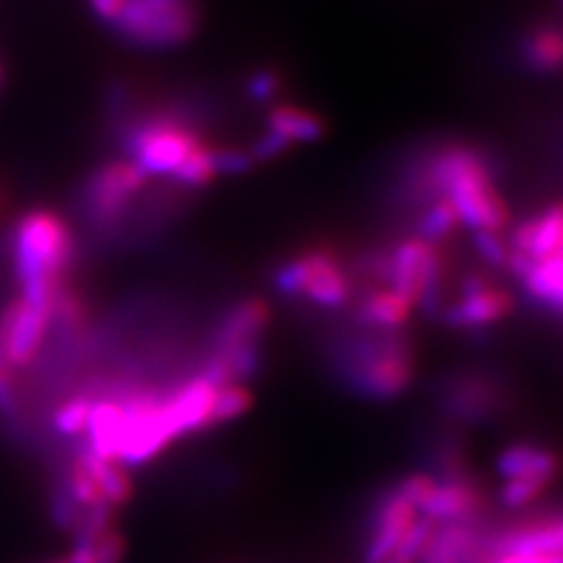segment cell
<instances>
[{"mask_svg":"<svg viewBox=\"0 0 563 563\" xmlns=\"http://www.w3.org/2000/svg\"><path fill=\"white\" fill-rule=\"evenodd\" d=\"M486 509L484 490L474 484L467 472L461 474H439L420 496L418 512L422 519L434 526L472 523Z\"/></svg>","mask_w":563,"mask_h":563,"instance_id":"cell-8","label":"cell"},{"mask_svg":"<svg viewBox=\"0 0 563 563\" xmlns=\"http://www.w3.org/2000/svg\"><path fill=\"white\" fill-rule=\"evenodd\" d=\"M515 277L531 301L563 312V256L521 263Z\"/></svg>","mask_w":563,"mask_h":563,"instance_id":"cell-15","label":"cell"},{"mask_svg":"<svg viewBox=\"0 0 563 563\" xmlns=\"http://www.w3.org/2000/svg\"><path fill=\"white\" fill-rule=\"evenodd\" d=\"M484 554L500 552H556L563 554V515L523 521L505 528L482 544Z\"/></svg>","mask_w":563,"mask_h":563,"instance_id":"cell-13","label":"cell"},{"mask_svg":"<svg viewBox=\"0 0 563 563\" xmlns=\"http://www.w3.org/2000/svg\"><path fill=\"white\" fill-rule=\"evenodd\" d=\"M66 559L68 563H125L128 540L115 526L99 536H78Z\"/></svg>","mask_w":563,"mask_h":563,"instance_id":"cell-16","label":"cell"},{"mask_svg":"<svg viewBox=\"0 0 563 563\" xmlns=\"http://www.w3.org/2000/svg\"><path fill=\"white\" fill-rule=\"evenodd\" d=\"M355 310V322L366 331H407L413 320V308L387 285L357 291L350 306Z\"/></svg>","mask_w":563,"mask_h":563,"instance_id":"cell-14","label":"cell"},{"mask_svg":"<svg viewBox=\"0 0 563 563\" xmlns=\"http://www.w3.org/2000/svg\"><path fill=\"white\" fill-rule=\"evenodd\" d=\"M418 521V507L401 482L395 488L383 493L366 528L362 554L364 563H385L401 548V542L407 540Z\"/></svg>","mask_w":563,"mask_h":563,"instance_id":"cell-7","label":"cell"},{"mask_svg":"<svg viewBox=\"0 0 563 563\" xmlns=\"http://www.w3.org/2000/svg\"><path fill=\"white\" fill-rule=\"evenodd\" d=\"M517 57L526 74H563V22L538 20L528 24L517 38Z\"/></svg>","mask_w":563,"mask_h":563,"instance_id":"cell-11","label":"cell"},{"mask_svg":"<svg viewBox=\"0 0 563 563\" xmlns=\"http://www.w3.org/2000/svg\"><path fill=\"white\" fill-rule=\"evenodd\" d=\"M496 470L503 482L498 503L507 509H523L538 503L561 477L563 457L540 442L519 439L500 451Z\"/></svg>","mask_w":563,"mask_h":563,"instance_id":"cell-5","label":"cell"},{"mask_svg":"<svg viewBox=\"0 0 563 563\" xmlns=\"http://www.w3.org/2000/svg\"><path fill=\"white\" fill-rule=\"evenodd\" d=\"M355 271L329 246H310L279 263L275 287L282 296L320 310L350 308L357 296Z\"/></svg>","mask_w":563,"mask_h":563,"instance_id":"cell-2","label":"cell"},{"mask_svg":"<svg viewBox=\"0 0 563 563\" xmlns=\"http://www.w3.org/2000/svg\"><path fill=\"white\" fill-rule=\"evenodd\" d=\"M339 366L357 395L393 401L407 395L416 378V352L407 331L355 333L339 347Z\"/></svg>","mask_w":563,"mask_h":563,"instance_id":"cell-1","label":"cell"},{"mask_svg":"<svg viewBox=\"0 0 563 563\" xmlns=\"http://www.w3.org/2000/svg\"><path fill=\"white\" fill-rule=\"evenodd\" d=\"M0 78H3V76H0Z\"/></svg>","mask_w":563,"mask_h":563,"instance_id":"cell-23","label":"cell"},{"mask_svg":"<svg viewBox=\"0 0 563 563\" xmlns=\"http://www.w3.org/2000/svg\"><path fill=\"white\" fill-rule=\"evenodd\" d=\"M515 294L500 282L477 273L463 282L453 301L442 308V317L449 327L457 331H486L503 324L515 312Z\"/></svg>","mask_w":563,"mask_h":563,"instance_id":"cell-6","label":"cell"},{"mask_svg":"<svg viewBox=\"0 0 563 563\" xmlns=\"http://www.w3.org/2000/svg\"><path fill=\"white\" fill-rule=\"evenodd\" d=\"M261 132L285 155L287 151H294L298 146L317 144L329 132V125L310 106L282 99L268 106V111L263 113Z\"/></svg>","mask_w":563,"mask_h":563,"instance_id":"cell-10","label":"cell"},{"mask_svg":"<svg viewBox=\"0 0 563 563\" xmlns=\"http://www.w3.org/2000/svg\"><path fill=\"white\" fill-rule=\"evenodd\" d=\"M507 242L512 250V275L521 263L563 256V200L538 209L519 225L509 228Z\"/></svg>","mask_w":563,"mask_h":563,"instance_id":"cell-9","label":"cell"},{"mask_svg":"<svg viewBox=\"0 0 563 563\" xmlns=\"http://www.w3.org/2000/svg\"><path fill=\"white\" fill-rule=\"evenodd\" d=\"M444 409L461 420H484L498 413L505 404L503 387L482 374L455 376L442 395Z\"/></svg>","mask_w":563,"mask_h":563,"instance_id":"cell-12","label":"cell"},{"mask_svg":"<svg viewBox=\"0 0 563 563\" xmlns=\"http://www.w3.org/2000/svg\"><path fill=\"white\" fill-rule=\"evenodd\" d=\"M472 563H563V554L556 552H500L484 554Z\"/></svg>","mask_w":563,"mask_h":563,"instance_id":"cell-19","label":"cell"},{"mask_svg":"<svg viewBox=\"0 0 563 563\" xmlns=\"http://www.w3.org/2000/svg\"><path fill=\"white\" fill-rule=\"evenodd\" d=\"M368 268L378 273L380 285L395 289L413 310H439L446 273L442 244L418 235L404 238L368 263Z\"/></svg>","mask_w":563,"mask_h":563,"instance_id":"cell-3","label":"cell"},{"mask_svg":"<svg viewBox=\"0 0 563 563\" xmlns=\"http://www.w3.org/2000/svg\"><path fill=\"white\" fill-rule=\"evenodd\" d=\"M47 563H68V559H55V561H47Z\"/></svg>","mask_w":563,"mask_h":563,"instance_id":"cell-22","label":"cell"},{"mask_svg":"<svg viewBox=\"0 0 563 563\" xmlns=\"http://www.w3.org/2000/svg\"><path fill=\"white\" fill-rule=\"evenodd\" d=\"M90 3H92V10L101 22L113 24V20L118 16V12H120V8H122V3H125V0H90Z\"/></svg>","mask_w":563,"mask_h":563,"instance_id":"cell-20","label":"cell"},{"mask_svg":"<svg viewBox=\"0 0 563 563\" xmlns=\"http://www.w3.org/2000/svg\"><path fill=\"white\" fill-rule=\"evenodd\" d=\"M287 76L275 66H258L244 76L242 95L254 106H273L285 99Z\"/></svg>","mask_w":563,"mask_h":563,"instance_id":"cell-18","label":"cell"},{"mask_svg":"<svg viewBox=\"0 0 563 563\" xmlns=\"http://www.w3.org/2000/svg\"><path fill=\"white\" fill-rule=\"evenodd\" d=\"M3 209H5V190L0 188V211H3Z\"/></svg>","mask_w":563,"mask_h":563,"instance_id":"cell-21","label":"cell"},{"mask_svg":"<svg viewBox=\"0 0 563 563\" xmlns=\"http://www.w3.org/2000/svg\"><path fill=\"white\" fill-rule=\"evenodd\" d=\"M200 22V0H125L111 26L134 47L176 49L196 38Z\"/></svg>","mask_w":563,"mask_h":563,"instance_id":"cell-4","label":"cell"},{"mask_svg":"<svg viewBox=\"0 0 563 563\" xmlns=\"http://www.w3.org/2000/svg\"><path fill=\"white\" fill-rule=\"evenodd\" d=\"M254 409V390L250 383H225L219 385V390L211 401L207 430H217L231 422L240 420Z\"/></svg>","mask_w":563,"mask_h":563,"instance_id":"cell-17","label":"cell"}]
</instances>
